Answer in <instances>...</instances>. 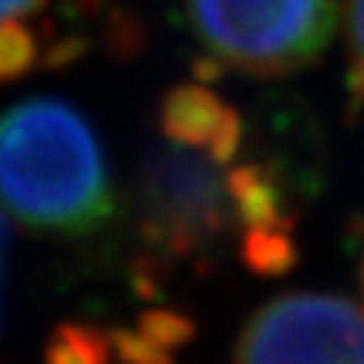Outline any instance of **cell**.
I'll list each match as a JSON object with an SVG mask.
<instances>
[{"label": "cell", "mask_w": 364, "mask_h": 364, "mask_svg": "<svg viewBox=\"0 0 364 364\" xmlns=\"http://www.w3.org/2000/svg\"><path fill=\"white\" fill-rule=\"evenodd\" d=\"M343 21L349 55V97L355 107H364V0H343Z\"/></svg>", "instance_id": "obj_7"}, {"label": "cell", "mask_w": 364, "mask_h": 364, "mask_svg": "<svg viewBox=\"0 0 364 364\" xmlns=\"http://www.w3.org/2000/svg\"><path fill=\"white\" fill-rule=\"evenodd\" d=\"M49 0H0V31L21 28L31 16H37Z\"/></svg>", "instance_id": "obj_8"}, {"label": "cell", "mask_w": 364, "mask_h": 364, "mask_svg": "<svg viewBox=\"0 0 364 364\" xmlns=\"http://www.w3.org/2000/svg\"><path fill=\"white\" fill-rule=\"evenodd\" d=\"M361 282H364V270H361Z\"/></svg>", "instance_id": "obj_9"}, {"label": "cell", "mask_w": 364, "mask_h": 364, "mask_svg": "<svg viewBox=\"0 0 364 364\" xmlns=\"http://www.w3.org/2000/svg\"><path fill=\"white\" fill-rule=\"evenodd\" d=\"M46 364H116V340L97 328L64 325L52 337Z\"/></svg>", "instance_id": "obj_6"}, {"label": "cell", "mask_w": 364, "mask_h": 364, "mask_svg": "<svg viewBox=\"0 0 364 364\" xmlns=\"http://www.w3.org/2000/svg\"><path fill=\"white\" fill-rule=\"evenodd\" d=\"M234 364H364V310L328 291L279 294L246 318Z\"/></svg>", "instance_id": "obj_4"}, {"label": "cell", "mask_w": 364, "mask_h": 364, "mask_svg": "<svg viewBox=\"0 0 364 364\" xmlns=\"http://www.w3.org/2000/svg\"><path fill=\"white\" fill-rule=\"evenodd\" d=\"M0 207L55 237H88L112 219L107 152L82 112L58 97L0 112Z\"/></svg>", "instance_id": "obj_1"}, {"label": "cell", "mask_w": 364, "mask_h": 364, "mask_svg": "<svg viewBox=\"0 0 364 364\" xmlns=\"http://www.w3.org/2000/svg\"><path fill=\"white\" fill-rule=\"evenodd\" d=\"M161 136L234 161L243 146V119L231 104L203 85H176L158 109Z\"/></svg>", "instance_id": "obj_5"}, {"label": "cell", "mask_w": 364, "mask_h": 364, "mask_svg": "<svg viewBox=\"0 0 364 364\" xmlns=\"http://www.w3.org/2000/svg\"><path fill=\"white\" fill-rule=\"evenodd\" d=\"M243 164L207 149L164 140L136 170V225L143 243L167 261H195L225 243H240Z\"/></svg>", "instance_id": "obj_2"}, {"label": "cell", "mask_w": 364, "mask_h": 364, "mask_svg": "<svg viewBox=\"0 0 364 364\" xmlns=\"http://www.w3.org/2000/svg\"><path fill=\"white\" fill-rule=\"evenodd\" d=\"M188 18L215 67L279 79L325 55L337 0H188Z\"/></svg>", "instance_id": "obj_3"}]
</instances>
